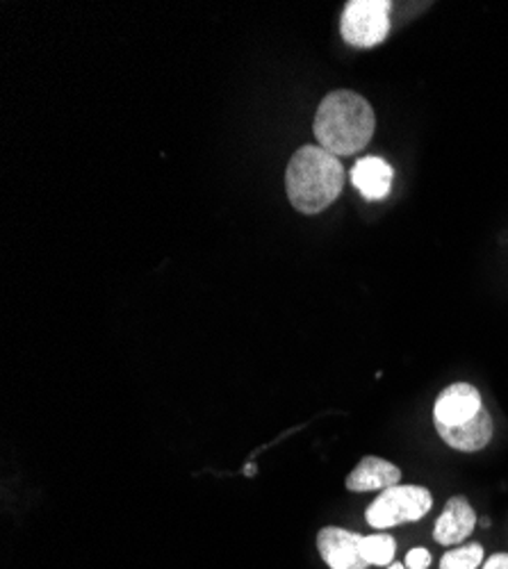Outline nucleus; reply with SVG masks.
Returning <instances> with one entry per match:
<instances>
[{"mask_svg":"<svg viewBox=\"0 0 508 569\" xmlns=\"http://www.w3.org/2000/svg\"><path fill=\"white\" fill-rule=\"evenodd\" d=\"M409 569H426L432 565V554L426 552V549H411L409 554H406V562H404Z\"/></svg>","mask_w":508,"mask_h":569,"instance_id":"nucleus-13","label":"nucleus"},{"mask_svg":"<svg viewBox=\"0 0 508 569\" xmlns=\"http://www.w3.org/2000/svg\"><path fill=\"white\" fill-rule=\"evenodd\" d=\"M481 569H508V554H495V556H491Z\"/></svg>","mask_w":508,"mask_h":569,"instance_id":"nucleus-14","label":"nucleus"},{"mask_svg":"<svg viewBox=\"0 0 508 569\" xmlns=\"http://www.w3.org/2000/svg\"><path fill=\"white\" fill-rule=\"evenodd\" d=\"M363 552H365V560L369 565L390 567L394 562L397 542L392 540V535H386V533L365 535L363 537Z\"/></svg>","mask_w":508,"mask_h":569,"instance_id":"nucleus-11","label":"nucleus"},{"mask_svg":"<svg viewBox=\"0 0 508 569\" xmlns=\"http://www.w3.org/2000/svg\"><path fill=\"white\" fill-rule=\"evenodd\" d=\"M438 436L457 451H481L493 440V417L486 408H481L472 419L459 426H436Z\"/></svg>","mask_w":508,"mask_h":569,"instance_id":"nucleus-8","label":"nucleus"},{"mask_svg":"<svg viewBox=\"0 0 508 569\" xmlns=\"http://www.w3.org/2000/svg\"><path fill=\"white\" fill-rule=\"evenodd\" d=\"M484 403H481V394L470 383H453L440 392L434 405V422L436 426H459L468 419H472Z\"/></svg>","mask_w":508,"mask_h":569,"instance_id":"nucleus-6","label":"nucleus"},{"mask_svg":"<svg viewBox=\"0 0 508 569\" xmlns=\"http://www.w3.org/2000/svg\"><path fill=\"white\" fill-rule=\"evenodd\" d=\"M342 39L354 48H371L390 33L388 0H350L340 19Z\"/></svg>","mask_w":508,"mask_h":569,"instance_id":"nucleus-4","label":"nucleus"},{"mask_svg":"<svg viewBox=\"0 0 508 569\" xmlns=\"http://www.w3.org/2000/svg\"><path fill=\"white\" fill-rule=\"evenodd\" d=\"M352 182L367 201H381L390 194L392 167L383 157H363L354 165Z\"/></svg>","mask_w":508,"mask_h":569,"instance_id":"nucleus-10","label":"nucleus"},{"mask_svg":"<svg viewBox=\"0 0 508 569\" xmlns=\"http://www.w3.org/2000/svg\"><path fill=\"white\" fill-rule=\"evenodd\" d=\"M245 474H247V476H251V474H256V467H253V465H251V467H247V470H245Z\"/></svg>","mask_w":508,"mask_h":569,"instance_id":"nucleus-16","label":"nucleus"},{"mask_svg":"<svg viewBox=\"0 0 508 569\" xmlns=\"http://www.w3.org/2000/svg\"><path fill=\"white\" fill-rule=\"evenodd\" d=\"M401 470L390 463V460L367 455L356 465V470L346 476V490L352 493H374L388 490V487L399 485Z\"/></svg>","mask_w":508,"mask_h":569,"instance_id":"nucleus-9","label":"nucleus"},{"mask_svg":"<svg viewBox=\"0 0 508 569\" xmlns=\"http://www.w3.org/2000/svg\"><path fill=\"white\" fill-rule=\"evenodd\" d=\"M434 497L422 485H394L388 487L374 499L367 510L365 520L371 529L386 531L406 522H420L426 512L432 510Z\"/></svg>","mask_w":508,"mask_h":569,"instance_id":"nucleus-3","label":"nucleus"},{"mask_svg":"<svg viewBox=\"0 0 508 569\" xmlns=\"http://www.w3.org/2000/svg\"><path fill=\"white\" fill-rule=\"evenodd\" d=\"M481 562H484V547L472 542V545L447 552L440 560V569H479Z\"/></svg>","mask_w":508,"mask_h":569,"instance_id":"nucleus-12","label":"nucleus"},{"mask_svg":"<svg viewBox=\"0 0 508 569\" xmlns=\"http://www.w3.org/2000/svg\"><path fill=\"white\" fill-rule=\"evenodd\" d=\"M386 569H409L406 565H401V562H392L390 567H386Z\"/></svg>","mask_w":508,"mask_h":569,"instance_id":"nucleus-15","label":"nucleus"},{"mask_svg":"<svg viewBox=\"0 0 508 569\" xmlns=\"http://www.w3.org/2000/svg\"><path fill=\"white\" fill-rule=\"evenodd\" d=\"M363 537L340 526H327L317 533V549L331 569H367Z\"/></svg>","mask_w":508,"mask_h":569,"instance_id":"nucleus-5","label":"nucleus"},{"mask_svg":"<svg viewBox=\"0 0 508 569\" xmlns=\"http://www.w3.org/2000/svg\"><path fill=\"white\" fill-rule=\"evenodd\" d=\"M476 526V514L474 508L468 503L465 497H453L447 501L442 514L434 526V537L442 547L461 545L465 537L472 535Z\"/></svg>","mask_w":508,"mask_h":569,"instance_id":"nucleus-7","label":"nucleus"},{"mask_svg":"<svg viewBox=\"0 0 508 569\" xmlns=\"http://www.w3.org/2000/svg\"><path fill=\"white\" fill-rule=\"evenodd\" d=\"M344 169L338 155L322 146H302L292 155L285 187L287 199L302 214H319L342 192Z\"/></svg>","mask_w":508,"mask_h":569,"instance_id":"nucleus-2","label":"nucleus"},{"mask_svg":"<svg viewBox=\"0 0 508 569\" xmlns=\"http://www.w3.org/2000/svg\"><path fill=\"white\" fill-rule=\"evenodd\" d=\"M377 128L371 105L356 92H331L317 107L312 132L324 151L333 155H354L363 151Z\"/></svg>","mask_w":508,"mask_h":569,"instance_id":"nucleus-1","label":"nucleus"}]
</instances>
